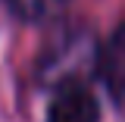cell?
I'll use <instances>...</instances> for the list:
<instances>
[{"mask_svg": "<svg viewBox=\"0 0 125 122\" xmlns=\"http://www.w3.org/2000/svg\"><path fill=\"white\" fill-rule=\"evenodd\" d=\"M47 122H100V100L88 85H66L47 103Z\"/></svg>", "mask_w": 125, "mask_h": 122, "instance_id": "2", "label": "cell"}, {"mask_svg": "<svg viewBox=\"0 0 125 122\" xmlns=\"http://www.w3.org/2000/svg\"><path fill=\"white\" fill-rule=\"evenodd\" d=\"M97 75L103 78L113 100H125V22L109 34L106 44H100Z\"/></svg>", "mask_w": 125, "mask_h": 122, "instance_id": "3", "label": "cell"}, {"mask_svg": "<svg viewBox=\"0 0 125 122\" xmlns=\"http://www.w3.org/2000/svg\"><path fill=\"white\" fill-rule=\"evenodd\" d=\"M97 63L100 44L94 31L88 25H60L41 44L34 75L44 88L56 91L66 85H88V78L97 75Z\"/></svg>", "mask_w": 125, "mask_h": 122, "instance_id": "1", "label": "cell"}, {"mask_svg": "<svg viewBox=\"0 0 125 122\" xmlns=\"http://www.w3.org/2000/svg\"><path fill=\"white\" fill-rule=\"evenodd\" d=\"M3 6L22 22H50L69 6V0H3Z\"/></svg>", "mask_w": 125, "mask_h": 122, "instance_id": "4", "label": "cell"}]
</instances>
